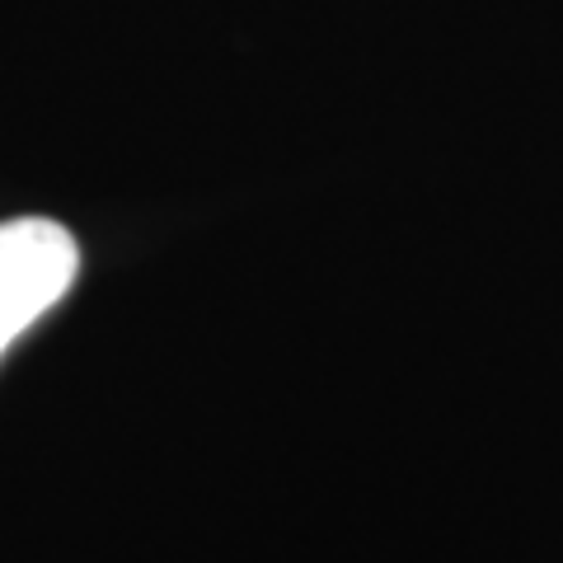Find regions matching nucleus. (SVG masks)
Here are the masks:
<instances>
[{
	"label": "nucleus",
	"instance_id": "nucleus-1",
	"mask_svg": "<svg viewBox=\"0 0 563 563\" xmlns=\"http://www.w3.org/2000/svg\"><path fill=\"white\" fill-rule=\"evenodd\" d=\"M80 273V250L62 221L14 217L0 221V357L62 306Z\"/></svg>",
	"mask_w": 563,
	"mask_h": 563
}]
</instances>
